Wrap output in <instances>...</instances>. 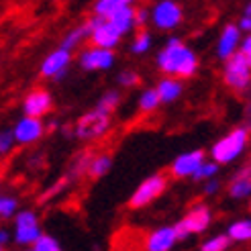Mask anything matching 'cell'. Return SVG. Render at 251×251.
<instances>
[{"label": "cell", "mask_w": 251, "mask_h": 251, "mask_svg": "<svg viewBox=\"0 0 251 251\" xmlns=\"http://www.w3.org/2000/svg\"><path fill=\"white\" fill-rule=\"evenodd\" d=\"M119 84L125 86V88H133L139 84V74H137L135 70H123L119 74Z\"/></svg>", "instance_id": "836d02e7"}, {"label": "cell", "mask_w": 251, "mask_h": 251, "mask_svg": "<svg viewBox=\"0 0 251 251\" xmlns=\"http://www.w3.org/2000/svg\"><path fill=\"white\" fill-rule=\"evenodd\" d=\"M161 104V100L157 96V90L155 88H147V90L141 92L139 96V110L141 112H155Z\"/></svg>", "instance_id": "7402d4cb"}, {"label": "cell", "mask_w": 251, "mask_h": 251, "mask_svg": "<svg viewBox=\"0 0 251 251\" xmlns=\"http://www.w3.org/2000/svg\"><path fill=\"white\" fill-rule=\"evenodd\" d=\"M15 143H17V141H15V135H12V129H4V131H0V155L8 153Z\"/></svg>", "instance_id": "d6a6232c"}, {"label": "cell", "mask_w": 251, "mask_h": 251, "mask_svg": "<svg viewBox=\"0 0 251 251\" xmlns=\"http://www.w3.org/2000/svg\"><path fill=\"white\" fill-rule=\"evenodd\" d=\"M243 15H249V17H251V0H249V4L245 6V12H243Z\"/></svg>", "instance_id": "7bdbcfd3"}, {"label": "cell", "mask_w": 251, "mask_h": 251, "mask_svg": "<svg viewBox=\"0 0 251 251\" xmlns=\"http://www.w3.org/2000/svg\"><path fill=\"white\" fill-rule=\"evenodd\" d=\"M53 108V98L43 88L31 90L23 100V112L29 117H45Z\"/></svg>", "instance_id": "4fadbf2b"}, {"label": "cell", "mask_w": 251, "mask_h": 251, "mask_svg": "<svg viewBox=\"0 0 251 251\" xmlns=\"http://www.w3.org/2000/svg\"><path fill=\"white\" fill-rule=\"evenodd\" d=\"M17 208H19L17 198H12V196H0V219L15 217Z\"/></svg>", "instance_id": "f546056e"}, {"label": "cell", "mask_w": 251, "mask_h": 251, "mask_svg": "<svg viewBox=\"0 0 251 251\" xmlns=\"http://www.w3.org/2000/svg\"><path fill=\"white\" fill-rule=\"evenodd\" d=\"M90 159H92L90 153H82L76 161H74V166H72V178H80L82 174H86L88 164H90Z\"/></svg>", "instance_id": "1f68e13d"}, {"label": "cell", "mask_w": 251, "mask_h": 251, "mask_svg": "<svg viewBox=\"0 0 251 251\" xmlns=\"http://www.w3.org/2000/svg\"><path fill=\"white\" fill-rule=\"evenodd\" d=\"M247 143H249V129L237 127L225 137H221V139L210 147V155L219 166L231 164V161L239 159L243 155V151L247 149Z\"/></svg>", "instance_id": "7a4b0ae2"}, {"label": "cell", "mask_w": 251, "mask_h": 251, "mask_svg": "<svg viewBox=\"0 0 251 251\" xmlns=\"http://www.w3.org/2000/svg\"><path fill=\"white\" fill-rule=\"evenodd\" d=\"M241 45V31L237 25H227L223 31H221V37L217 41V57L219 59H227L229 55H233L237 49Z\"/></svg>", "instance_id": "9a60e30c"}, {"label": "cell", "mask_w": 251, "mask_h": 251, "mask_svg": "<svg viewBox=\"0 0 251 251\" xmlns=\"http://www.w3.org/2000/svg\"><path fill=\"white\" fill-rule=\"evenodd\" d=\"M31 247H33L35 251H59V249H61L59 241L53 239L51 235H45V233H41L39 237H37V239L31 243Z\"/></svg>", "instance_id": "4316f807"}, {"label": "cell", "mask_w": 251, "mask_h": 251, "mask_svg": "<svg viewBox=\"0 0 251 251\" xmlns=\"http://www.w3.org/2000/svg\"><path fill=\"white\" fill-rule=\"evenodd\" d=\"M147 49H151V35H149L145 29H141L139 33L135 35V39L131 43V51L135 55H141V53L147 51Z\"/></svg>", "instance_id": "484cf974"}, {"label": "cell", "mask_w": 251, "mask_h": 251, "mask_svg": "<svg viewBox=\"0 0 251 251\" xmlns=\"http://www.w3.org/2000/svg\"><path fill=\"white\" fill-rule=\"evenodd\" d=\"M2 249H4V245H2V243H0V251H2Z\"/></svg>", "instance_id": "ee69618b"}, {"label": "cell", "mask_w": 251, "mask_h": 251, "mask_svg": "<svg viewBox=\"0 0 251 251\" xmlns=\"http://www.w3.org/2000/svg\"><path fill=\"white\" fill-rule=\"evenodd\" d=\"M110 127V115H104L98 108L86 112L84 117H80V121L76 123V127L72 129V133L84 141H92L102 137Z\"/></svg>", "instance_id": "8992f818"}, {"label": "cell", "mask_w": 251, "mask_h": 251, "mask_svg": "<svg viewBox=\"0 0 251 251\" xmlns=\"http://www.w3.org/2000/svg\"><path fill=\"white\" fill-rule=\"evenodd\" d=\"M70 61H72V49L66 47H59L55 51H51L39 68V74L43 78H51V80H61L68 74L70 68Z\"/></svg>", "instance_id": "30bf717a"}, {"label": "cell", "mask_w": 251, "mask_h": 251, "mask_svg": "<svg viewBox=\"0 0 251 251\" xmlns=\"http://www.w3.org/2000/svg\"><path fill=\"white\" fill-rule=\"evenodd\" d=\"M110 168H112V159H110V155H92V159H90V164H88V176L90 178H102V176H106L108 172H110Z\"/></svg>", "instance_id": "d6986e66"}, {"label": "cell", "mask_w": 251, "mask_h": 251, "mask_svg": "<svg viewBox=\"0 0 251 251\" xmlns=\"http://www.w3.org/2000/svg\"><path fill=\"white\" fill-rule=\"evenodd\" d=\"M229 245H231L229 235H215V237H210V239H206L202 245H200V249L202 251H225Z\"/></svg>", "instance_id": "83f0119b"}, {"label": "cell", "mask_w": 251, "mask_h": 251, "mask_svg": "<svg viewBox=\"0 0 251 251\" xmlns=\"http://www.w3.org/2000/svg\"><path fill=\"white\" fill-rule=\"evenodd\" d=\"M39 235H41L39 223L27 225V227H15V243L17 245H31Z\"/></svg>", "instance_id": "44dd1931"}, {"label": "cell", "mask_w": 251, "mask_h": 251, "mask_svg": "<svg viewBox=\"0 0 251 251\" xmlns=\"http://www.w3.org/2000/svg\"><path fill=\"white\" fill-rule=\"evenodd\" d=\"M237 176H247V178H251V161H249L245 168H241L239 172H237Z\"/></svg>", "instance_id": "f35d334b"}, {"label": "cell", "mask_w": 251, "mask_h": 251, "mask_svg": "<svg viewBox=\"0 0 251 251\" xmlns=\"http://www.w3.org/2000/svg\"><path fill=\"white\" fill-rule=\"evenodd\" d=\"M86 25H88V29H90V39H92L94 45L106 47V49H115L119 45L123 35L115 29V25H112L106 17L94 15Z\"/></svg>", "instance_id": "ba28073f"}, {"label": "cell", "mask_w": 251, "mask_h": 251, "mask_svg": "<svg viewBox=\"0 0 251 251\" xmlns=\"http://www.w3.org/2000/svg\"><path fill=\"white\" fill-rule=\"evenodd\" d=\"M245 115H247V125L251 127V102L247 104V108H245Z\"/></svg>", "instance_id": "60d3db41"}, {"label": "cell", "mask_w": 251, "mask_h": 251, "mask_svg": "<svg viewBox=\"0 0 251 251\" xmlns=\"http://www.w3.org/2000/svg\"><path fill=\"white\" fill-rule=\"evenodd\" d=\"M206 159L202 149H192V151H186L182 155H178L172 166H170V174L174 178H192V174L198 170V166Z\"/></svg>", "instance_id": "7c38bea8"}, {"label": "cell", "mask_w": 251, "mask_h": 251, "mask_svg": "<svg viewBox=\"0 0 251 251\" xmlns=\"http://www.w3.org/2000/svg\"><path fill=\"white\" fill-rule=\"evenodd\" d=\"M206 184H204V196H215L217 192H219V188H221V184H219V180H215V178H208V180H204Z\"/></svg>", "instance_id": "d590c367"}, {"label": "cell", "mask_w": 251, "mask_h": 251, "mask_svg": "<svg viewBox=\"0 0 251 251\" xmlns=\"http://www.w3.org/2000/svg\"><path fill=\"white\" fill-rule=\"evenodd\" d=\"M229 239L235 243H247L251 241V219H241L229 225L227 229Z\"/></svg>", "instance_id": "ac0fdd59"}, {"label": "cell", "mask_w": 251, "mask_h": 251, "mask_svg": "<svg viewBox=\"0 0 251 251\" xmlns=\"http://www.w3.org/2000/svg\"><path fill=\"white\" fill-rule=\"evenodd\" d=\"M157 68L166 76H176L186 80V78H192L198 72V57L178 37H172V39H168L166 47L157 53Z\"/></svg>", "instance_id": "6da1fadb"}, {"label": "cell", "mask_w": 251, "mask_h": 251, "mask_svg": "<svg viewBox=\"0 0 251 251\" xmlns=\"http://www.w3.org/2000/svg\"><path fill=\"white\" fill-rule=\"evenodd\" d=\"M217 172H219V164H217V161L215 159H212V161H206L204 159L202 164L198 166V170L192 174V178L194 180H208V178H215Z\"/></svg>", "instance_id": "f1b7e54d"}, {"label": "cell", "mask_w": 251, "mask_h": 251, "mask_svg": "<svg viewBox=\"0 0 251 251\" xmlns=\"http://www.w3.org/2000/svg\"><path fill=\"white\" fill-rule=\"evenodd\" d=\"M6 241H8V233H6L4 229H0V243L6 245Z\"/></svg>", "instance_id": "ab89813d"}, {"label": "cell", "mask_w": 251, "mask_h": 251, "mask_svg": "<svg viewBox=\"0 0 251 251\" xmlns=\"http://www.w3.org/2000/svg\"><path fill=\"white\" fill-rule=\"evenodd\" d=\"M78 61H80V68L86 72H102L115 66V53H112V49L92 45L80 53Z\"/></svg>", "instance_id": "9c48e42d"}, {"label": "cell", "mask_w": 251, "mask_h": 251, "mask_svg": "<svg viewBox=\"0 0 251 251\" xmlns=\"http://www.w3.org/2000/svg\"><path fill=\"white\" fill-rule=\"evenodd\" d=\"M166 188H168V180H166L164 174L149 176V178H145L139 186L135 188V192L129 198V206L131 208H145V206H149V204L155 202V200L166 192Z\"/></svg>", "instance_id": "5b68a950"}, {"label": "cell", "mask_w": 251, "mask_h": 251, "mask_svg": "<svg viewBox=\"0 0 251 251\" xmlns=\"http://www.w3.org/2000/svg\"><path fill=\"white\" fill-rule=\"evenodd\" d=\"M155 90H157V96L161 102H176L182 92H184V84H182V78H176V76H166V78H161L159 84L155 86Z\"/></svg>", "instance_id": "2e32d148"}, {"label": "cell", "mask_w": 251, "mask_h": 251, "mask_svg": "<svg viewBox=\"0 0 251 251\" xmlns=\"http://www.w3.org/2000/svg\"><path fill=\"white\" fill-rule=\"evenodd\" d=\"M45 133V125L41 121V117H29L25 115L23 119L17 121V125L12 127V135H15V141L21 145H29L39 141Z\"/></svg>", "instance_id": "8fae6325"}, {"label": "cell", "mask_w": 251, "mask_h": 251, "mask_svg": "<svg viewBox=\"0 0 251 251\" xmlns=\"http://www.w3.org/2000/svg\"><path fill=\"white\" fill-rule=\"evenodd\" d=\"M45 129H49V131H55V129H59V123L57 121H53V123H49Z\"/></svg>", "instance_id": "b9f144b4"}, {"label": "cell", "mask_w": 251, "mask_h": 251, "mask_svg": "<svg viewBox=\"0 0 251 251\" xmlns=\"http://www.w3.org/2000/svg\"><path fill=\"white\" fill-rule=\"evenodd\" d=\"M249 64H251V55H249Z\"/></svg>", "instance_id": "f6af8a7d"}, {"label": "cell", "mask_w": 251, "mask_h": 251, "mask_svg": "<svg viewBox=\"0 0 251 251\" xmlns=\"http://www.w3.org/2000/svg\"><path fill=\"white\" fill-rule=\"evenodd\" d=\"M212 223V212L206 204H194L190 210H188V215L178 221L174 225L176 229V235H178V241L182 239H188L190 235H198V233H204Z\"/></svg>", "instance_id": "277c9868"}, {"label": "cell", "mask_w": 251, "mask_h": 251, "mask_svg": "<svg viewBox=\"0 0 251 251\" xmlns=\"http://www.w3.org/2000/svg\"><path fill=\"white\" fill-rule=\"evenodd\" d=\"M112 25H115V29L121 33V35H127L131 33V29L135 27V8L131 4H125L121 6L119 10H115L112 15L106 17Z\"/></svg>", "instance_id": "e0dca14e"}, {"label": "cell", "mask_w": 251, "mask_h": 251, "mask_svg": "<svg viewBox=\"0 0 251 251\" xmlns=\"http://www.w3.org/2000/svg\"><path fill=\"white\" fill-rule=\"evenodd\" d=\"M239 49H241L243 53L251 55V33H247V37H245V39H241V45H239Z\"/></svg>", "instance_id": "74e56055"}, {"label": "cell", "mask_w": 251, "mask_h": 251, "mask_svg": "<svg viewBox=\"0 0 251 251\" xmlns=\"http://www.w3.org/2000/svg\"><path fill=\"white\" fill-rule=\"evenodd\" d=\"M176 243H178V235H176L174 225H170V227H159L145 237L147 251H170Z\"/></svg>", "instance_id": "5bb4252c"}, {"label": "cell", "mask_w": 251, "mask_h": 251, "mask_svg": "<svg viewBox=\"0 0 251 251\" xmlns=\"http://www.w3.org/2000/svg\"><path fill=\"white\" fill-rule=\"evenodd\" d=\"M223 80L231 90L235 92H245L251 86V64H249V55L243 53L241 49H237L233 55L225 59V68H223Z\"/></svg>", "instance_id": "3957f363"}, {"label": "cell", "mask_w": 251, "mask_h": 251, "mask_svg": "<svg viewBox=\"0 0 251 251\" xmlns=\"http://www.w3.org/2000/svg\"><path fill=\"white\" fill-rule=\"evenodd\" d=\"M229 196L235 198V200H241V198H247L251 196V178H247V176H237L233 182L229 184Z\"/></svg>", "instance_id": "ffe728a7"}, {"label": "cell", "mask_w": 251, "mask_h": 251, "mask_svg": "<svg viewBox=\"0 0 251 251\" xmlns=\"http://www.w3.org/2000/svg\"><path fill=\"white\" fill-rule=\"evenodd\" d=\"M119 102H121V96H119V92H117V90H108V92H106L102 98L98 100L96 108H98L100 112H104V115H112V112L117 110Z\"/></svg>", "instance_id": "d4e9b609"}, {"label": "cell", "mask_w": 251, "mask_h": 251, "mask_svg": "<svg viewBox=\"0 0 251 251\" xmlns=\"http://www.w3.org/2000/svg\"><path fill=\"white\" fill-rule=\"evenodd\" d=\"M182 19H184V10L176 0H157L151 12H149V21H151L159 31L178 29Z\"/></svg>", "instance_id": "52a82bcc"}, {"label": "cell", "mask_w": 251, "mask_h": 251, "mask_svg": "<svg viewBox=\"0 0 251 251\" xmlns=\"http://www.w3.org/2000/svg\"><path fill=\"white\" fill-rule=\"evenodd\" d=\"M133 2H135V0H96V4H94V15L108 17V15H112L115 10H119L121 6L133 4Z\"/></svg>", "instance_id": "603a6c76"}, {"label": "cell", "mask_w": 251, "mask_h": 251, "mask_svg": "<svg viewBox=\"0 0 251 251\" xmlns=\"http://www.w3.org/2000/svg\"><path fill=\"white\" fill-rule=\"evenodd\" d=\"M149 23V10L147 8H135V27H139V29H143L145 25Z\"/></svg>", "instance_id": "e575fe53"}, {"label": "cell", "mask_w": 251, "mask_h": 251, "mask_svg": "<svg viewBox=\"0 0 251 251\" xmlns=\"http://www.w3.org/2000/svg\"><path fill=\"white\" fill-rule=\"evenodd\" d=\"M86 37H90V29H88V25H82V27H76L74 31H70L66 35V39L64 43H61V47H66V49H74V47H78Z\"/></svg>", "instance_id": "cb8c5ba5"}, {"label": "cell", "mask_w": 251, "mask_h": 251, "mask_svg": "<svg viewBox=\"0 0 251 251\" xmlns=\"http://www.w3.org/2000/svg\"><path fill=\"white\" fill-rule=\"evenodd\" d=\"M249 206H251V202H249Z\"/></svg>", "instance_id": "bcb514c9"}, {"label": "cell", "mask_w": 251, "mask_h": 251, "mask_svg": "<svg viewBox=\"0 0 251 251\" xmlns=\"http://www.w3.org/2000/svg\"><path fill=\"white\" fill-rule=\"evenodd\" d=\"M39 219L33 210H17L15 212V227H27V225H37Z\"/></svg>", "instance_id": "4dcf8cb0"}, {"label": "cell", "mask_w": 251, "mask_h": 251, "mask_svg": "<svg viewBox=\"0 0 251 251\" xmlns=\"http://www.w3.org/2000/svg\"><path fill=\"white\" fill-rule=\"evenodd\" d=\"M237 27H239L241 33H251V17L249 15H243L241 21L237 23Z\"/></svg>", "instance_id": "8d00e7d4"}]
</instances>
